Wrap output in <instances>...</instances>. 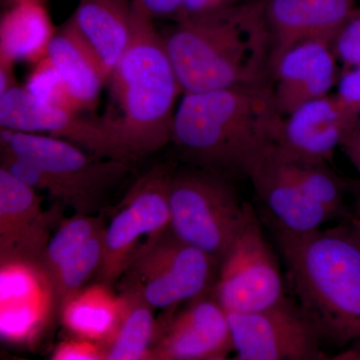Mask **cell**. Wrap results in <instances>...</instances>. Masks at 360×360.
I'll list each match as a JSON object with an SVG mask.
<instances>
[{"label": "cell", "instance_id": "cell-1", "mask_svg": "<svg viewBox=\"0 0 360 360\" xmlns=\"http://www.w3.org/2000/svg\"><path fill=\"white\" fill-rule=\"evenodd\" d=\"M283 120L271 82L184 94L172 143L187 165L231 181L250 179L276 148Z\"/></svg>", "mask_w": 360, "mask_h": 360}, {"label": "cell", "instance_id": "cell-2", "mask_svg": "<svg viewBox=\"0 0 360 360\" xmlns=\"http://www.w3.org/2000/svg\"><path fill=\"white\" fill-rule=\"evenodd\" d=\"M160 34L182 94L271 82L264 0L182 18Z\"/></svg>", "mask_w": 360, "mask_h": 360}, {"label": "cell", "instance_id": "cell-3", "mask_svg": "<svg viewBox=\"0 0 360 360\" xmlns=\"http://www.w3.org/2000/svg\"><path fill=\"white\" fill-rule=\"evenodd\" d=\"M293 298L324 347L360 340V236L352 224L290 234L271 229Z\"/></svg>", "mask_w": 360, "mask_h": 360}, {"label": "cell", "instance_id": "cell-4", "mask_svg": "<svg viewBox=\"0 0 360 360\" xmlns=\"http://www.w3.org/2000/svg\"><path fill=\"white\" fill-rule=\"evenodd\" d=\"M132 6L129 44L108 84L120 111L112 117L136 161L172 142L175 104L184 92L153 18L136 0Z\"/></svg>", "mask_w": 360, "mask_h": 360}, {"label": "cell", "instance_id": "cell-5", "mask_svg": "<svg viewBox=\"0 0 360 360\" xmlns=\"http://www.w3.org/2000/svg\"><path fill=\"white\" fill-rule=\"evenodd\" d=\"M168 203L177 238L221 262L252 212L233 181L201 168H175Z\"/></svg>", "mask_w": 360, "mask_h": 360}, {"label": "cell", "instance_id": "cell-6", "mask_svg": "<svg viewBox=\"0 0 360 360\" xmlns=\"http://www.w3.org/2000/svg\"><path fill=\"white\" fill-rule=\"evenodd\" d=\"M219 260L181 240L168 227L139 246L120 288L136 290L153 309L172 310L210 292Z\"/></svg>", "mask_w": 360, "mask_h": 360}, {"label": "cell", "instance_id": "cell-7", "mask_svg": "<svg viewBox=\"0 0 360 360\" xmlns=\"http://www.w3.org/2000/svg\"><path fill=\"white\" fill-rule=\"evenodd\" d=\"M1 148L51 175L58 191V201L77 213L92 214L104 196L124 179L129 163L98 158L51 135L1 129Z\"/></svg>", "mask_w": 360, "mask_h": 360}, {"label": "cell", "instance_id": "cell-8", "mask_svg": "<svg viewBox=\"0 0 360 360\" xmlns=\"http://www.w3.org/2000/svg\"><path fill=\"white\" fill-rule=\"evenodd\" d=\"M177 165L158 163L136 180L104 232L99 281L112 285L129 266L142 236H153L170 226L168 187Z\"/></svg>", "mask_w": 360, "mask_h": 360}, {"label": "cell", "instance_id": "cell-9", "mask_svg": "<svg viewBox=\"0 0 360 360\" xmlns=\"http://www.w3.org/2000/svg\"><path fill=\"white\" fill-rule=\"evenodd\" d=\"M212 291L226 312L257 311L286 295L278 260L255 210L220 262Z\"/></svg>", "mask_w": 360, "mask_h": 360}, {"label": "cell", "instance_id": "cell-10", "mask_svg": "<svg viewBox=\"0 0 360 360\" xmlns=\"http://www.w3.org/2000/svg\"><path fill=\"white\" fill-rule=\"evenodd\" d=\"M37 101L21 85L0 94V127L65 139L98 158L134 162L110 115L84 116Z\"/></svg>", "mask_w": 360, "mask_h": 360}, {"label": "cell", "instance_id": "cell-11", "mask_svg": "<svg viewBox=\"0 0 360 360\" xmlns=\"http://www.w3.org/2000/svg\"><path fill=\"white\" fill-rule=\"evenodd\" d=\"M234 359H324L323 341L295 298L285 295L267 309L227 312Z\"/></svg>", "mask_w": 360, "mask_h": 360}, {"label": "cell", "instance_id": "cell-12", "mask_svg": "<svg viewBox=\"0 0 360 360\" xmlns=\"http://www.w3.org/2000/svg\"><path fill=\"white\" fill-rule=\"evenodd\" d=\"M0 335L6 342L30 345L39 340L58 295L42 262L0 260Z\"/></svg>", "mask_w": 360, "mask_h": 360}, {"label": "cell", "instance_id": "cell-13", "mask_svg": "<svg viewBox=\"0 0 360 360\" xmlns=\"http://www.w3.org/2000/svg\"><path fill=\"white\" fill-rule=\"evenodd\" d=\"M232 352L227 312L210 291L158 324L150 359L224 360Z\"/></svg>", "mask_w": 360, "mask_h": 360}, {"label": "cell", "instance_id": "cell-14", "mask_svg": "<svg viewBox=\"0 0 360 360\" xmlns=\"http://www.w3.org/2000/svg\"><path fill=\"white\" fill-rule=\"evenodd\" d=\"M359 122L338 94H329L284 117L276 149L288 158L329 163L341 139Z\"/></svg>", "mask_w": 360, "mask_h": 360}, {"label": "cell", "instance_id": "cell-15", "mask_svg": "<svg viewBox=\"0 0 360 360\" xmlns=\"http://www.w3.org/2000/svg\"><path fill=\"white\" fill-rule=\"evenodd\" d=\"M338 58L326 40L293 45L271 66L272 89L281 115H290L303 104L328 96L338 84Z\"/></svg>", "mask_w": 360, "mask_h": 360}, {"label": "cell", "instance_id": "cell-16", "mask_svg": "<svg viewBox=\"0 0 360 360\" xmlns=\"http://www.w3.org/2000/svg\"><path fill=\"white\" fill-rule=\"evenodd\" d=\"M32 187L0 167V260L42 262L51 219Z\"/></svg>", "mask_w": 360, "mask_h": 360}, {"label": "cell", "instance_id": "cell-17", "mask_svg": "<svg viewBox=\"0 0 360 360\" xmlns=\"http://www.w3.org/2000/svg\"><path fill=\"white\" fill-rule=\"evenodd\" d=\"M355 9V0H264L271 39L270 70L293 45L314 39L333 42Z\"/></svg>", "mask_w": 360, "mask_h": 360}, {"label": "cell", "instance_id": "cell-18", "mask_svg": "<svg viewBox=\"0 0 360 360\" xmlns=\"http://www.w3.org/2000/svg\"><path fill=\"white\" fill-rule=\"evenodd\" d=\"M250 180L266 208L270 229L290 234H307L319 231L335 217L302 191L274 148Z\"/></svg>", "mask_w": 360, "mask_h": 360}, {"label": "cell", "instance_id": "cell-19", "mask_svg": "<svg viewBox=\"0 0 360 360\" xmlns=\"http://www.w3.org/2000/svg\"><path fill=\"white\" fill-rule=\"evenodd\" d=\"M68 20L94 52L108 82L131 37L132 0H79Z\"/></svg>", "mask_w": 360, "mask_h": 360}, {"label": "cell", "instance_id": "cell-20", "mask_svg": "<svg viewBox=\"0 0 360 360\" xmlns=\"http://www.w3.org/2000/svg\"><path fill=\"white\" fill-rule=\"evenodd\" d=\"M46 0H7L0 20V59L37 63L56 33Z\"/></svg>", "mask_w": 360, "mask_h": 360}, {"label": "cell", "instance_id": "cell-21", "mask_svg": "<svg viewBox=\"0 0 360 360\" xmlns=\"http://www.w3.org/2000/svg\"><path fill=\"white\" fill-rule=\"evenodd\" d=\"M47 56L58 68L80 111L94 110L108 80L96 54L70 21L56 30Z\"/></svg>", "mask_w": 360, "mask_h": 360}, {"label": "cell", "instance_id": "cell-22", "mask_svg": "<svg viewBox=\"0 0 360 360\" xmlns=\"http://www.w3.org/2000/svg\"><path fill=\"white\" fill-rule=\"evenodd\" d=\"M104 283L84 286L59 307L60 321L72 336L99 343L110 342L122 321L127 300Z\"/></svg>", "mask_w": 360, "mask_h": 360}, {"label": "cell", "instance_id": "cell-23", "mask_svg": "<svg viewBox=\"0 0 360 360\" xmlns=\"http://www.w3.org/2000/svg\"><path fill=\"white\" fill-rule=\"evenodd\" d=\"M127 300L122 321L104 348V360L150 359L158 326L153 307L136 290L120 288Z\"/></svg>", "mask_w": 360, "mask_h": 360}, {"label": "cell", "instance_id": "cell-24", "mask_svg": "<svg viewBox=\"0 0 360 360\" xmlns=\"http://www.w3.org/2000/svg\"><path fill=\"white\" fill-rule=\"evenodd\" d=\"M274 153L311 200L324 206L335 217L342 214L345 193H349V179L335 174L328 162L288 158L279 153L276 148Z\"/></svg>", "mask_w": 360, "mask_h": 360}, {"label": "cell", "instance_id": "cell-25", "mask_svg": "<svg viewBox=\"0 0 360 360\" xmlns=\"http://www.w3.org/2000/svg\"><path fill=\"white\" fill-rule=\"evenodd\" d=\"M104 227L101 217L84 213H77L75 217L65 220L49 239L42 258L44 269L52 277L61 265Z\"/></svg>", "mask_w": 360, "mask_h": 360}, {"label": "cell", "instance_id": "cell-26", "mask_svg": "<svg viewBox=\"0 0 360 360\" xmlns=\"http://www.w3.org/2000/svg\"><path fill=\"white\" fill-rule=\"evenodd\" d=\"M105 227L96 233L72 257L61 265L52 276L59 307L66 298L84 288L103 264Z\"/></svg>", "mask_w": 360, "mask_h": 360}, {"label": "cell", "instance_id": "cell-27", "mask_svg": "<svg viewBox=\"0 0 360 360\" xmlns=\"http://www.w3.org/2000/svg\"><path fill=\"white\" fill-rule=\"evenodd\" d=\"M23 87L40 103L75 112H82L58 68L47 56L33 65Z\"/></svg>", "mask_w": 360, "mask_h": 360}, {"label": "cell", "instance_id": "cell-28", "mask_svg": "<svg viewBox=\"0 0 360 360\" xmlns=\"http://www.w3.org/2000/svg\"><path fill=\"white\" fill-rule=\"evenodd\" d=\"M331 47L345 68H360V8L352 13L331 42Z\"/></svg>", "mask_w": 360, "mask_h": 360}, {"label": "cell", "instance_id": "cell-29", "mask_svg": "<svg viewBox=\"0 0 360 360\" xmlns=\"http://www.w3.org/2000/svg\"><path fill=\"white\" fill-rule=\"evenodd\" d=\"M53 360H104V348L99 343L72 336L63 341L52 352Z\"/></svg>", "mask_w": 360, "mask_h": 360}, {"label": "cell", "instance_id": "cell-30", "mask_svg": "<svg viewBox=\"0 0 360 360\" xmlns=\"http://www.w3.org/2000/svg\"><path fill=\"white\" fill-rule=\"evenodd\" d=\"M335 94L359 116L360 120V68H343Z\"/></svg>", "mask_w": 360, "mask_h": 360}, {"label": "cell", "instance_id": "cell-31", "mask_svg": "<svg viewBox=\"0 0 360 360\" xmlns=\"http://www.w3.org/2000/svg\"><path fill=\"white\" fill-rule=\"evenodd\" d=\"M245 1L248 0H184V11L180 20L219 13Z\"/></svg>", "mask_w": 360, "mask_h": 360}, {"label": "cell", "instance_id": "cell-32", "mask_svg": "<svg viewBox=\"0 0 360 360\" xmlns=\"http://www.w3.org/2000/svg\"><path fill=\"white\" fill-rule=\"evenodd\" d=\"M144 11L155 18L179 20L184 11V0H136Z\"/></svg>", "mask_w": 360, "mask_h": 360}, {"label": "cell", "instance_id": "cell-33", "mask_svg": "<svg viewBox=\"0 0 360 360\" xmlns=\"http://www.w3.org/2000/svg\"><path fill=\"white\" fill-rule=\"evenodd\" d=\"M340 148L360 174V120L345 134Z\"/></svg>", "mask_w": 360, "mask_h": 360}, {"label": "cell", "instance_id": "cell-34", "mask_svg": "<svg viewBox=\"0 0 360 360\" xmlns=\"http://www.w3.org/2000/svg\"><path fill=\"white\" fill-rule=\"evenodd\" d=\"M14 65L13 61L0 59V94L20 85L14 75Z\"/></svg>", "mask_w": 360, "mask_h": 360}, {"label": "cell", "instance_id": "cell-35", "mask_svg": "<svg viewBox=\"0 0 360 360\" xmlns=\"http://www.w3.org/2000/svg\"><path fill=\"white\" fill-rule=\"evenodd\" d=\"M349 193L355 196L356 210H360V180L349 179Z\"/></svg>", "mask_w": 360, "mask_h": 360}, {"label": "cell", "instance_id": "cell-36", "mask_svg": "<svg viewBox=\"0 0 360 360\" xmlns=\"http://www.w3.org/2000/svg\"><path fill=\"white\" fill-rule=\"evenodd\" d=\"M350 224L352 225L355 231L360 236V210H356L354 217H352V221H350Z\"/></svg>", "mask_w": 360, "mask_h": 360}]
</instances>
